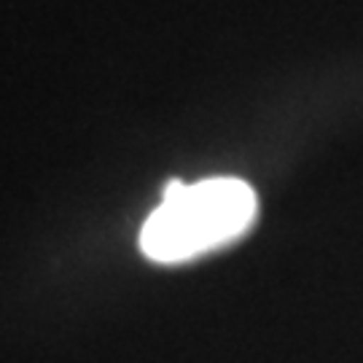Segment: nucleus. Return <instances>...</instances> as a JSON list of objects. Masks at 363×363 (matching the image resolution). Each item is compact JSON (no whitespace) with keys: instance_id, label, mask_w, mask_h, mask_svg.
<instances>
[{"instance_id":"1","label":"nucleus","mask_w":363,"mask_h":363,"mask_svg":"<svg viewBox=\"0 0 363 363\" xmlns=\"http://www.w3.org/2000/svg\"><path fill=\"white\" fill-rule=\"evenodd\" d=\"M259 199L245 181H172L140 229V250L159 264H178L237 240L256 220Z\"/></svg>"}]
</instances>
